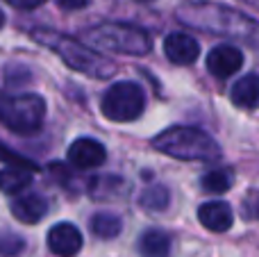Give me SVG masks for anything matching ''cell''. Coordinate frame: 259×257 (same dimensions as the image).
I'll use <instances>...</instances> for the list:
<instances>
[{
	"label": "cell",
	"instance_id": "d6986e66",
	"mask_svg": "<svg viewBox=\"0 0 259 257\" xmlns=\"http://www.w3.org/2000/svg\"><path fill=\"white\" fill-rule=\"evenodd\" d=\"M0 162H12L16 168H25V171H36V164L30 162L27 157H21L18 153H12V150L5 148V144H0Z\"/></svg>",
	"mask_w": 259,
	"mask_h": 257
},
{
	"label": "cell",
	"instance_id": "8992f818",
	"mask_svg": "<svg viewBox=\"0 0 259 257\" xmlns=\"http://www.w3.org/2000/svg\"><path fill=\"white\" fill-rule=\"evenodd\" d=\"M143 107H146V94H143V89L137 82L130 80L112 84L105 91L103 103H100L105 118H109L114 123L137 121L143 114Z\"/></svg>",
	"mask_w": 259,
	"mask_h": 257
},
{
	"label": "cell",
	"instance_id": "44dd1931",
	"mask_svg": "<svg viewBox=\"0 0 259 257\" xmlns=\"http://www.w3.org/2000/svg\"><path fill=\"white\" fill-rule=\"evenodd\" d=\"M59 7L62 9H68V12H75V9H82L89 5V0H57Z\"/></svg>",
	"mask_w": 259,
	"mask_h": 257
},
{
	"label": "cell",
	"instance_id": "484cf974",
	"mask_svg": "<svg viewBox=\"0 0 259 257\" xmlns=\"http://www.w3.org/2000/svg\"><path fill=\"white\" fill-rule=\"evenodd\" d=\"M141 3H150V0H141Z\"/></svg>",
	"mask_w": 259,
	"mask_h": 257
},
{
	"label": "cell",
	"instance_id": "9c48e42d",
	"mask_svg": "<svg viewBox=\"0 0 259 257\" xmlns=\"http://www.w3.org/2000/svg\"><path fill=\"white\" fill-rule=\"evenodd\" d=\"M48 248L59 257H73L82 248V232L73 223H57L48 232Z\"/></svg>",
	"mask_w": 259,
	"mask_h": 257
},
{
	"label": "cell",
	"instance_id": "8fae6325",
	"mask_svg": "<svg viewBox=\"0 0 259 257\" xmlns=\"http://www.w3.org/2000/svg\"><path fill=\"white\" fill-rule=\"evenodd\" d=\"M198 219L200 223L211 232H228L234 223L232 207L223 200H211V203L200 205L198 209Z\"/></svg>",
	"mask_w": 259,
	"mask_h": 257
},
{
	"label": "cell",
	"instance_id": "d4e9b609",
	"mask_svg": "<svg viewBox=\"0 0 259 257\" xmlns=\"http://www.w3.org/2000/svg\"><path fill=\"white\" fill-rule=\"evenodd\" d=\"M257 217H259V200H257Z\"/></svg>",
	"mask_w": 259,
	"mask_h": 257
},
{
	"label": "cell",
	"instance_id": "e0dca14e",
	"mask_svg": "<svg viewBox=\"0 0 259 257\" xmlns=\"http://www.w3.org/2000/svg\"><path fill=\"white\" fill-rule=\"evenodd\" d=\"M168 203H170L168 189L161 185H150L139 196V205H141L146 212H164V209L168 207Z\"/></svg>",
	"mask_w": 259,
	"mask_h": 257
},
{
	"label": "cell",
	"instance_id": "603a6c76",
	"mask_svg": "<svg viewBox=\"0 0 259 257\" xmlns=\"http://www.w3.org/2000/svg\"><path fill=\"white\" fill-rule=\"evenodd\" d=\"M243 3H248V5H252V7L259 9V0H243Z\"/></svg>",
	"mask_w": 259,
	"mask_h": 257
},
{
	"label": "cell",
	"instance_id": "52a82bcc",
	"mask_svg": "<svg viewBox=\"0 0 259 257\" xmlns=\"http://www.w3.org/2000/svg\"><path fill=\"white\" fill-rule=\"evenodd\" d=\"M241 66H243V53L230 44L216 46V48H211L209 55H207V68H209L211 75L221 77V80L239 73Z\"/></svg>",
	"mask_w": 259,
	"mask_h": 257
},
{
	"label": "cell",
	"instance_id": "2e32d148",
	"mask_svg": "<svg viewBox=\"0 0 259 257\" xmlns=\"http://www.w3.org/2000/svg\"><path fill=\"white\" fill-rule=\"evenodd\" d=\"M32 182V171H25V168H5L0 171V191L3 194H21L23 189H27Z\"/></svg>",
	"mask_w": 259,
	"mask_h": 257
},
{
	"label": "cell",
	"instance_id": "ba28073f",
	"mask_svg": "<svg viewBox=\"0 0 259 257\" xmlns=\"http://www.w3.org/2000/svg\"><path fill=\"white\" fill-rule=\"evenodd\" d=\"M107 159V150L98 139L82 137L68 146V162L75 168H96Z\"/></svg>",
	"mask_w": 259,
	"mask_h": 257
},
{
	"label": "cell",
	"instance_id": "7c38bea8",
	"mask_svg": "<svg viewBox=\"0 0 259 257\" xmlns=\"http://www.w3.org/2000/svg\"><path fill=\"white\" fill-rule=\"evenodd\" d=\"M48 212V203L41 194H25L18 196L12 203V214L21 223H39Z\"/></svg>",
	"mask_w": 259,
	"mask_h": 257
},
{
	"label": "cell",
	"instance_id": "3957f363",
	"mask_svg": "<svg viewBox=\"0 0 259 257\" xmlns=\"http://www.w3.org/2000/svg\"><path fill=\"white\" fill-rule=\"evenodd\" d=\"M159 153L170 155L184 162H216L221 159V148L205 130L200 127H168L152 141Z\"/></svg>",
	"mask_w": 259,
	"mask_h": 257
},
{
	"label": "cell",
	"instance_id": "9a60e30c",
	"mask_svg": "<svg viewBox=\"0 0 259 257\" xmlns=\"http://www.w3.org/2000/svg\"><path fill=\"white\" fill-rule=\"evenodd\" d=\"M123 230V221L121 217L112 212H98L91 219V232L100 239H116Z\"/></svg>",
	"mask_w": 259,
	"mask_h": 257
},
{
	"label": "cell",
	"instance_id": "ac0fdd59",
	"mask_svg": "<svg viewBox=\"0 0 259 257\" xmlns=\"http://www.w3.org/2000/svg\"><path fill=\"white\" fill-rule=\"evenodd\" d=\"M200 182H202V189H205L207 194H225V191L232 187L234 176L230 168H214V171L205 173Z\"/></svg>",
	"mask_w": 259,
	"mask_h": 257
},
{
	"label": "cell",
	"instance_id": "5bb4252c",
	"mask_svg": "<svg viewBox=\"0 0 259 257\" xmlns=\"http://www.w3.org/2000/svg\"><path fill=\"white\" fill-rule=\"evenodd\" d=\"M139 250L143 257H168L170 239L161 230H146L139 239Z\"/></svg>",
	"mask_w": 259,
	"mask_h": 257
},
{
	"label": "cell",
	"instance_id": "7a4b0ae2",
	"mask_svg": "<svg viewBox=\"0 0 259 257\" xmlns=\"http://www.w3.org/2000/svg\"><path fill=\"white\" fill-rule=\"evenodd\" d=\"M32 39L36 44L46 46V48L55 50L59 57L64 59V64H68L71 68L80 73H87L91 77H98V80H105V77L114 75L116 73V64L112 59L103 57V55L89 50L84 44L71 39L66 34H59L55 30H32Z\"/></svg>",
	"mask_w": 259,
	"mask_h": 257
},
{
	"label": "cell",
	"instance_id": "30bf717a",
	"mask_svg": "<svg viewBox=\"0 0 259 257\" xmlns=\"http://www.w3.org/2000/svg\"><path fill=\"white\" fill-rule=\"evenodd\" d=\"M164 53L168 57V62L178 64V66H189L200 55V44L189 34L173 32V34H168L164 39Z\"/></svg>",
	"mask_w": 259,
	"mask_h": 257
},
{
	"label": "cell",
	"instance_id": "7402d4cb",
	"mask_svg": "<svg viewBox=\"0 0 259 257\" xmlns=\"http://www.w3.org/2000/svg\"><path fill=\"white\" fill-rule=\"evenodd\" d=\"M7 3L18 9H34V7H39V5H44L46 0H7Z\"/></svg>",
	"mask_w": 259,
	"mask_h": 257
},
{
	"label": "cell",
	"instance_id": "277c9868",
	"mask_svg": "<svg viewBox=\"0 0 259 257\" xmlns=\"http://www.w3.org/2000/svg\"><path fill=\"white\" fill-rule=\"evenodd\" d=\"M87 41L105 53L118 55H146L152 48V41L141 27L125 23H103L87 32Z\"/></svg>",
	"mask_w": 259,
	"mask_h": 257
},
{
	"label": "cell",
	"instance_id": "6da1fadb",
	"mask_svg": "<svg viewBox=\"0 0 259 257\" xmlns=\"http://www.w3.org/2000/svg\"><path fill=\"white\" fill-rule=\"evenodd\" d=\"M178 18L189 27L234 36V39L259 46V23L237 9L225 7V5L184 3L182 7H178Z\"/></svg>",
	"mask_w": 259,
	"mask_h": 257
},
{
	"label": "cell",
	"instance_id": "4fadbf2b",
	"mask_svg": "<svg viewBox=\"0 0 259 257\" xmlns=\"http://www.w3.org/2000/svg\"><path fill=\"white\" fill-rule=\"evenodd\" d=\"M230 98L241 109H255L259 107V73H248L241 80L234 82Z\"/></svg>",
	"mask_w": 259,
	"mask_h": 257
},
{
	"label": "cell",
	"instance_id": "cb8c5ba5",
	"mask_svg": "<svg viewBox=\"0 0 259 257\" xmlns=\"http://www.w3.org/2000/svg\"><path fill=\"white\" fill-rule=\"evenodd\" d=\"M5 25V14H3V9H0V27Z\"/></svg>",
	"mask_w": 259,
	"mask_h": 257
},
{
	"label": "cell",
	"instance_id": "ffe728a7",
	"mask_svg": "<svg viewBox=\"0 0 259 257\" xmlns=\"http://www.w3.org/2000/svg\"><path fill=\"white\" fill-rule=\"evenodd\" d=\"M23 239L18 235H3L0 237V255L5 257H12V255H18L23 250Z\"/></svg>",
	"mask_w": 259,
	"mask_h": 257
},
{
	"label": "cell",
	"instance_id": "5b68a950",
	"mask_svg": "<svg viewBox=\"0 0 259 257\" xmlns=\"http://www.w3.org/2000/svg\"><path fill=\"white\" fill-rule=\"evenodd\" d=\"M46 118V100L36 94L0 98V123L16 135H34Z\"/></svg>",
	"mask_w": 259,
	"mask_h": 257
}]
</instances>
